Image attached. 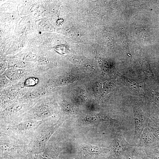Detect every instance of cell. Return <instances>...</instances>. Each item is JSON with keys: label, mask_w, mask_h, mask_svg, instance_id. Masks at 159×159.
<instances>
[{"label": "cell", "mask_w": 159, "mask_h": 159, "mask_svg": "<svg viewBox=\"0 0 159 159\" xmlns=\"http://www.w3.org/2000/svg\"><path fill=\"white\" fill-rule=\"evenodd\" d=\"M48 120H28L13 125H0V132L22 144L28 145L37 130Z\"/></svg>", "instance_id": "obj_1"}, {"label": "cell", "mask_w": 159, "mask_h": 159, "mask_svg": "<svg viewBox=\"0 0 159 159\" xmlns=\"http://www.w3.org/2000/svg\"><path fill=\"white\" fill-rule=\"evenodd\" d=\"M0 156L8 159H33L28 145L0 132Z\"/></svg>", "instance_id": "obj_2"}, {"label": "cell", "mask_w": 159, "mask_h": 159, "mask_svg": "<svg viewBox=\"0 0 159 159\" xmlns=\"http://www.w3.org/2000/svg\"><path fill=\"white\" fill-rule=\"evenodd\" d=\"M64 120L60 119L50 125H46V122L39 128L28 145L29 151L32 155L42 153L45 150L50 138L63 123Z\"/></svg>", "instance_id": "obj_3"}, {"label": "cell", "mask_w": 159, "mask_h": 159, "mask_svg": "<svg viewBox=\"0 0 159 159\" xmlns=\"http://www.w3.org/2000/svg\"><path fill=\"white\" fill-rule=\"evenodd\" d=\"M130 103L133 109L134 122L133 141L136 144L139 141L142 132L147 125L148 119L137 101L132 100L130 101Z\"/></svg>", "instance_id": "obj_4"}, {"label": "cell", "mask_w": 159, "mask_h": 159, "mask_svg": "<svg viewBox=\"0 0 159 159\" xmlns=\"http://www.w3.org/2000/svg\"><path fill=\"white\" fill-rule=\"evenodd\" d=\"M132 145L126 141L121 131H119L116 134L111 145L112 150L117 157L120 156Z\"/></svg>", "instance_id": "obj_5"}, {"label": "cell", "mask_w": 159, "mask_h": 159, "mask_svg": "<svg viewBox=\"0 0 159 159\" xmlns=\"http://www.w3.org/2000/svg\"><path fill=\"white\" fill-rule=\"evenodd\" d=\"M118 75L122 82L132 92L137 95H145L143 90L145 89L141 81L129 78L119 73Z\"/></svg>", "instance_id": "obj_6"}, {"label": "cell", "mask_w": 159, "mask_h": 159, "mask_svg": "<svg viewBox=\"0 0 159 159\" xmlns=\"http://www.w3.org/2000/svg\"><path fill=\"white\" fill-rule=\"evenodd\" d=\"M59 152L52 146H47L43 152L32 155L33 159H58Z\"/></svg>", "instance_id": "obj_7"}, {"label": "cell", "mask_w": 159, "mask_h": 159, "mask_svg": "<svg viewBox=\"0 0 159 159\" xmlns=\"http://www.w3.org/2000/svg\"><path fill=\"white\" fill-rule=\"evenodd\" d=\"M85 121L88 123L110 121L119 123L117 120L107 115L101 114L88 115L85 117Z\"/></svg>", "instance_id": "obj_8"}, {"label": "cell", "mask_w": 159, "mask_h": 159, "mask_svg": "<svg viewBox=\"0 0 159 159\" xmlns=\"http://www.w3.org/2000/svg\"><path fill=\"white\" fill-rule=\"evenodd\" d=\"M152 136L147 125L144 129L140 137L138 145L146 148L150 146L152 143Z\"/></svg>", "instance_id": "obj_9"}, {"label": "cell", "mask_w": 159, "mask_h": 159, "mask_svg": "<svg viewBox=\"0 0 159 159\" xmlns=\"http://www.w3.org/2000/svg\"><path fill=\"white\" fill-rule=\"evenodd\" d=\"M139 146L137 144H134L128 148L127 150L129 154L127 159H144L141 156L137 154Z\"/></svg>", "instance_id": "obj_10"}, {"label": "cell", "mask_w": 159, "mask_h": 159, "mask_svg": "<svg viewBox=\"0 0 159 159\" xmlns=\"http://www.w3.org/2000/svg\"><path fill=\"white\" fill-rule=\"evenodd\" d=\"M83 150L90 155H99L104 151V149L97 146L92 145H86L82 147Z\"/></svg>", "instance_id": "obj_11"}, {"label": "cell", "mask_w": 159, "mask_h": 159, "mask_svg": "<svg viewBox=\"0 0 159 159\" xmlns=\"http://www.w3.org/2000/svg\"><path fill=\"white\" fill-rule=\"evenodd\" d=\"M38 82L37 78L31 77L27 79L25 82V85L26 86H34L37 84Z\"/></svg>", "instance_id": "obj_12"}, {"label": "cell", "mask_w": 159, "mask_h": 159, "mask_svg": "<svg viewBox=\"0 0 159 159\" xmlns=\"http://www.w3.org/2000/svg\"><path fill=\"white\" fill-rule=\"evenodd\" d=\"M62 106L64 111L66 112H70L72 111L73 109V107L72 104L68 102H63Z\"/></svg>", "instance_id": "obj_13"}, {"label": "cell", "mask_w": 159, "mask_h": 159, "mask_svg": "<svg viewBox=\"0 0 159 159\" xmlns=\"http://www.w3.org/2000/svg\"><path fill=\"white\" fill-rule=\"evenodd\" d=\"M5 67H4V66L3 65H1V69H0V72L1 73L3 72L4 70L5 69Z\"/></svg>", "instance_id": "obj_14"}, {"label": "cell", "mask_w": 159, "mask_h": 159, "mask_svg": "<svg viewBox=\"0 0 159 159\" xmlns=\"http://www.w3.org/2000/svg\"><path fill=\"white\" fill-rule=\"evenodd\" d=\"M0 159H8L5 157L0 156Z\"/></svg>", "instance_id": "obj_15"}]
</instances>
